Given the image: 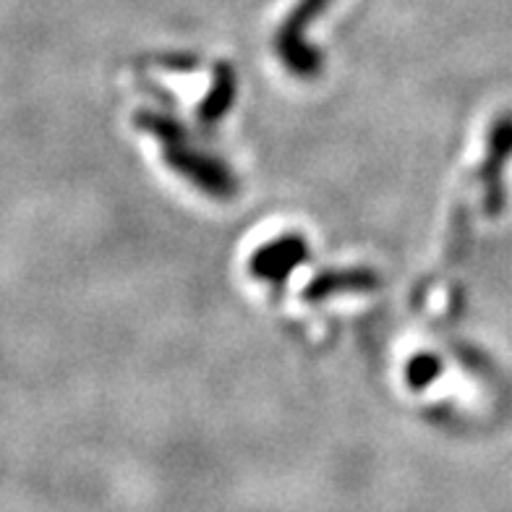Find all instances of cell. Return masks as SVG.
<instances>
[{"label": "cell", "instance_id": "7", "mask_svg": "<svg viewBox=\"0 0 512 512\" xmlns=\"http://www.w3.org/2000/svg\"><path fill=\"white\" fill-rule=\"evenodd\" d=\"M439 374V361L432 356H421L411 364V371H408V379H411L413 387H424V384L432 382Z\"/></svg>", "mask_w": 512, "mask_h": 512}, {"label": "cell", "instance_id": "5", "mask_svg": "<svg viewBox=\"0 0 512 512\" xmlns=\"http://www.w3.org/2000/svg\"><path fill=\"white\" fill-rule=\"evenodd\" d=\"M377 285V277L366 270H348V272H330V275L317 277L306 290L309 301L330 296V293H340V290H366Z\"/></svg>", "mask_w": 512, "mask_h": 512}, {"label": "cell", "instance_id": "1", "mask_svg": "<svg viewBox=\"0 0 512 512\" xmlns=\"http://www.w3.org/2000/svg\"><path fill=\"white\" fill-rule=\"evenodd\" d=\"M136 123L160 139L165 149V160L173 170H178L183 178H189L194 186L207 191L209 196H233L236 194V178L230 176V170L223 162L212 160L207 155H199L189 147L183 128L176 121H170L165 115L157 113H139Z\"/></svg>", "mask_w": 512, "mask_h": 512}, {"label": "cell", "instance_id": "4", "mask_svg": "<svg viewBox=\"0 0 512 512\" xmlns=\"http://www.w3.org/2000/svg\"><path fill=\"white\" fill-rule=\"evenodd\" d=\"M306 259V241L298 236H288L283 241L270 243L267 249L256 251L251 259V272L264 280H283L296 264Z\"/></svg>", "mask_w": 512, "mask_h": 512}, {"label": "cell", "instance_id": "3", "mask_svg": "<svg viewBox=\"0 0 512 512\" xmlns=\"http://www.w3.org/2000/svg\"><path fill=\"white\" fill-rule=\"evenodd\" d=\"M512 157V113L499 115L489 136V155L484 165V202L486 215H499L505 207V186H502V170Z\"/></svg>", "mask_w": 512, "mask_h": 512}, {"label": "cell", "instance_id": "2", "mask_svg": "<svg viewBox=\"0 0 512 512\" xmlns=\"http://www.w3.org/2000/svg\"><path fill=\"white\" fill-rule=\"evenodd\" d=\"M330 3L332 0H298V6L290 11V16L285 19L280 32H277V55L296 76L311 79L319 71V66H322V58L317 55V50L306 45L304 34L311 21L319 19Z\"/></svg>", "mask_w": 512, "mask_h": 512}, {"label": "cell", "instance_id": "6", "mask_svg": "<svg viewBox=\"0 0 512 512\" xmlns=\"http://www.w3.org/2000/svg\"><path fill=\"white\" fill-rule=\"evenodd\" d=\"M215 76V87L209 89L207 102H204L202 110H199L204 123L217 121V118L233 105V95H236V76H233V71H230L228 66L217 68Z\"/></svg>", "mask_w": 512, "mask_h": 512}]
</instances>
